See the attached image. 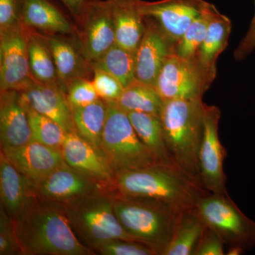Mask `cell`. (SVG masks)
<instances>
[{
  "mask_svg": "<svg viewBox=\"0 0 255 255\" xmlns=\"http://www.w3.org/2000/svg\"><path fill=\"white\" fill-rule=\"evenodd\" d=\"M196 210L206 227L230 246L246 252L255 247V221L243 214L228 194L208 193L201 196Z\"/></svg>",
  "mask_w": 255,
  "mask_h": 255,
  "instance_id": "7",
  "label": "cell"
},
{
  "mask_svg": "<svg viewBox=\"0 0 255 255\" xmlns=\"http://www.w3.org/2000/svg\"><path fill=\"white\" fill-rule=\"evenodd\" d=\"M128 114L137 136L150 151L156 162L179 168L169 155L160 117L142 112H130Z\"/></svg>",
  "mask_w": 255,
  "mask_h": 255,
  "instance_id": "24",
  "label": "cell"
},
{
  "mask_svg": "<svg viewBox=\"0 0 255 255\" xmlns=\"http://www.w3.org/2000/svg\"><path fill=\"white\" fill-rule=\"evenodd\" d=\"M21 21L30 29L63 35L73 32L68 20L48 0H23Z\"/></svg>",
  "mask_w": 255,
  "mask_h": 255,
  "instance_id": "23",
  "label": "cell"
},
{
  "mask_svg": "<svg viewBox=\"0 0 255 255\" xmlns=\"http://www.w3.org/2000/svg\"><path fill=\"white\" fill-rule=\"evenodd\" d=\"M36 197L33 183L21 174L1 151V205L4 206L11 219H17Z\"/></svg>",
  "mask_w": 255,
  "mask_h": 255,
  "instance_id": "19",
  "label": "cell"
},
{
  "mask_svg": "<svg viewBox=\"0 0 255 255\" xmlns=\"http://www.w3.org/2000/svg\"><path fill=\"white\" fill-rule=\"evenodd\" d=\"M65 95L71 108L90 105L100 98L92 81L88 78H78L70 82Z\"/></svg>",
  "mask_w": 255,
  "mask_h": 255,
  "instance_id": "32",
  "label": "cell"
},
{
  "mask_svg": "<svg viewBox=\"0 0 255 255\" xmlns=\"http://www.w3.org/2000/svg\"><path fill=\"white\" fill-rule=\"evenodd\" d=\"M116 102L127 112H142L160 117L164 101L155 87L135 79L124 88Z\"/></svg>",
  "mask_w": 255,
  "mask_h": 255,
  "instance_id": "28",
  "label": "cell"
},
{
  "mask_svg": "<svg viewBox=\"0 0 255 255\" xmlns=\"http://www.w3.org/2000/svg\"><path fill=\"white\" fill-rule=\"evenodd\" d=\"M225 245L224 242L217 233L206 226L194 255H226Z\"/></svg>",
  "mask_w": 255,
  "mask_h": 255,
  "instance_id": "37",
  "label": "cell"
},
{
  "mask_svg": "<svg viewBox=\"0 0 255 255\" xmlns=\"http://www.w3.org/2000/svg\"><path fill=\"white\" fill-rule=\"evenodd\" d=\"M111 191L120 196L162 201L181 211L195 208L201 196L209 193L180 169L160 164L115 174Z\"/></svg>",
  "mask_w": 255,
  "mask_h": 255,
  "instance_id": "2",
  "label": "cell"
},
{
  "mask_svg": "<svg viewBox=\"0 0 255 255\" xmlns=\"http://www.w3.org/2000/svg\"><path fill=\"white\" fill-rule=\"evenodd\" d=\"M33 185L38 198L59 204L97 191L109 190L95 179L70 167L66 162Z\"/></svg>",
  "mask_w": 255,
  "mask_h": 255,
  "instance_id": "13",
  "label": "cell"
},
{
  "mask_svg": "<svg viewBox=\"0 0 255 255\" xmlns=\"http://www.w3.org/2000/svg\"><path fill=\"white\" fill-rule=\"evenodd\" d=\"M215 78L195 59H186L174 51L164 60L154 87L164 101L202 100Z\"/></svg>",
  "mask_w": 255,
  "mask_h": 255,
  "instance_id": "8",
  "label": "cell"
},
{
  "mask_svg": "<svg viewBox=\"0 0 255 255\" xmlns=\"http://www.w3.org/2000/svg\"><path fill=\"white\" fill-rule=\"evenodd\" d=\"M216 9L214 4L210 3L205 11L191 23L182 38L176 43L174 48L176 54L186 59H194L204 41L210 21Z\"/></svg>",
  "mask_w": 255,
  "mask_h": 255,
  "instance_id": "30",
  "label": "cell"
},
{
  "mask_svg": "<svg viewBox=\"0 0 255 255\" xmlns=\"http://www.w3.org/2000/svg\"><path fill=\"white\" fill-rule=\"evenodd\" d=\"M221 110L216 106L204 107V130L199 148L200 179L203 187L211 194H228L224 161L226 148L219 137Z\"/></svg>",
  "mask_w": 255,
  "mask_h": 255,
  "instance_id": "9",
  "label": "cell"
},
{
  "mask_svg": "<svg viewBox=\"0 0 255 255\" xmlns=\"http://www.w3.org/2000/svg\"><path fill=\"white\" fill-rule=\"evenodd\" d=\"M18 92L25 105L53 119L66 133L76 132L71 107L59 85L41 83L32 79Z\"/></svg>",
  "mask_w": 255,
  "mask_h": 255,
  "instance_id": "14",
  "label": "cell"
},
{
  "mask_svg": "<svg viewBox=\"0 0 255 255\" xmlns=\"http://www.w3.org/2000/svg\"><path fill=\"white\" fill-rule=\"evenodd\" d=\"M136 52L130 51L115 43L100 59L92 64V69L107 72L117 78L124 88L135 79Z\"/></svg>",
  "mask_w": 255,
  "mask_h": 255,
  "instance_id": "29",
  "label": "cell"
},
{
  "mask_svg": "<svg viewBox=\"0 0 255 255\" xmlns=\"http://www.w3.org/2000/svg\"><path fill=\"white\" fill-rule=\"evenodd\" d=\"M22 255L15 231L14 221L4 206L0 208V255Z\"/></svg>",
  "mask_w": 255,
  "mask_h": 255,
  "instance_id": "33",
  "label": "cell"
},
{
  "mask_svg": "<svg viewBox=\"0 0 255 255\" xmlns=\"http://www.w3.org/2000/svg\"><path fill=\"white\" fill-rule=\"evenodd\" d=\"M71 109L77 133L101 151L107 119V102L99 98L90 105Z\"/></svg>",
  "mask_w": 255,
  "mask_h": 255,
  "instance_id": "27",
  "label": "cell"
},
{
  "mask_svg": "<svg viewBox=\"0 0 255 255\" xmlns=\"http://www.w3.org/2000/svg\"><path fill=\"white\" fill-rule=\"evenodd\" d=\"M32 79L26 28L22 23L0 30V90L19 91Z\"/></svg>",
  "mask_w": 255,
  "mask_h": 255,
  "instance_id": "11",
  "label": "cell"
},
{
  "mask_svg": "<svg viewBox=\"0 0 255 255\" xmlns=\"http://www.w3.org/2000/svg\"><path fill=\"white\" fill-rule=\"evenodd\" d=\"M119 46L136 52L145 30L141 0H108Z\"/></svg>",
  "mask_w": 255,
  "mask_h": 255,
  "instance_id": "20",
  "label": "cell"
},
{
  "mask_svg": "<svg viewBox=\"0 0 255 255\" xmlns=\"http://www.w3.org/2000/svg\"><path fill=\"white\" fill-rule=\"evenodd\" d=\"M96 252L103 255H156L153 248L134 241L117 240L102 245Z\"/></svg>",
  "mask_w": 255,
  "mask_h": 255,
  "instance_id": "34",
  "label": "cell"
},
{
  "mask_svg": "<svg viewBox=\"0 0 255 255\" xmlns=\"http://www.w3.org/2000/svg\"><path fill=\"white\" fill-rule=\"evenodd\" d=\"M77 20L83 14L90 3L95 0H59Z\"/></svg>",
  "mask_w": 255,
  "mask_h": 255,
  "instance_id": "39",
  "label": "cell"
},
{
  "mask_svg": "<svg viewBox=\"0 0 255 255\" xmlns=\"http://www.w3.org/2000/svg\"><path fill=\"white\" fill-rule=\"evenodd\" d=\"M246 251L241 247L230 246L228 247V251L226 253V255H241L244 254Z\"/></svg>",
  "mask_w": 255,
  "mask_h": 255,
  "instance_id": "40",
  "label": "cell"
},
{
  "mask_svg": "<svg viewBox=\"0 0 255 255\" xmlns=\"http://www.w3.org/2000/svg\"><path fill=\"white\" fill-rule=\"evenodd\" d=\"M204 104L202 100L164 101L159 117L171 158L184 173L201 184L199 154Z\"/></svg>",
  "mask_w": 255,
  "mask_h": 255,
  "instance_id": "3",
  "label": "cell"
},
{
  "mask_svg": "<svg viewBox=\"0 0 255 255\" xmlns=\"http://www.w3.org/2000/svg\"><path fill=\"white\" fill-rule=\"evenodd\" d=\"M22 255H92L75 233L63 206L33 199L14 221Z\"/></svg>",
  "mask_w": 255,
  "mask_h": 255,
  "instance_id": "1",
  "label": "cell"
},
{
  "mask_svg": "<svg viewBox=\"0 0 255 255\" xmlns=\"http://www.w3.org/2000/svg\"><path fill=\"white\" fill-rule=\"evenodd\" d=\"M61 205L79 239L92 251L117 240L136 241L119 222L112 191H97Z\"/></svg>",
  "mask_w": 255,
  "mask_h": 255,
  "instance_id": "5",
  "label": "cell"
},
{
  "mask_svg": "<svg viewBox=\"0 0 255 255\" xmlns=\"http://www.w3.org/2000/svg\"><path fill=\"white\" fill-rule=\"evenodd\" d=\"M25 28L28 63L32 78L41 83L59 85L54 58L47 37L30 28Z\"/></svg>",
  "mask_w": 255,
  "mask_h": 255,
  "instance_id": "26",
  "label": "cell"
},
{
  "mask_svg": "<svg viewBox=\"0 0 255 255\" xmlns=\"http://www.w3.org/2000/svg\"><path fill=\"white\" fill-rule=\"evenodd\" d=\"M32 141L27 112L16 90L1 92L0 142L1 149L19 147Z\"/></svg>",
  "mask_w": 255,
  "mask_h": 255,
  "instance_id": "18",
  "label": "cell"
},
{
  "mask_svg": "<svg viewBox=\"0 0 255 255\" xmlns=\"http://www.w3.org/2000/svg\"><path fill=\"white\" fill-rule=\"evenodd\" d=\"M255 13L252 18L251 25L244 37L234 51V58L237 61L244 60L255 50Z\"/></svg>",
  "mask_w": 255,
  "mask_h": 255,
  "instance_id": "38",
  "label": "cell"
},
{
  "mask_svg": "<svg viewBox=\"0 0 255 255\" xmlns=\"http://www.w3.org/2000/svg\"><path fill=\"white\" fill-rule=\"evenodd\" d=\"M1 151L33 184L65 163L60 149L33 140L19 147L1 149Z\"/></svg>",
  "mask_w": 255,
  "mask_h": 255,
  "instance_id": "17",
  "label": "cell"
},
{
  "mask_svg": "<svg viewBox=\"0 0 255 255\" xmlns=\"http://www.w3.org/2000/svg\"><path fill=\"white\" fill-rule=\"evenodd\" d=\"M209 4L205 0H141L145 16L152 18L166 36L175 43Z\"/></svg>",
  "mask_w": 255,
  "mask_h": 255,
  "instance_id": "12",
  "label": "cell"
},
{
  "mask_svg": "<svg viewBox=\"0 0 255 255\" xmlns=\"http://www.w3.org/2000/svg\"><path fill=\"white\" fill-rule=\"evenodd\" d=\"M23 0H0V30L21 23Z\"/></svg>",
  "mask_w": 255,
  "mask_h": 255,
  "instance_id": "36",
  "label": "cell"
},
{
  "mask_svg": "<svg viewBox=\"0 0 255 255\" xmlns=\"http://www.w3.org/2000/svg\"><path fill=\"white\" fill-rule=\"evenodd\" d=\"M23 105L27 112L32 140L60 150L67 135L65 130L53 119L38 113L24 103Z\"/></svg>",
  "mask_w": 255,
  "mask_h": 255,
  "instance_id": "31",
  "label": "cell"
},
{
  "mask_svg": "<svg viewBox=\"0 0 255 255\" xmlns=\"http://www.w3.org/2000/svg\"><path fill=\"white\" fill-rule=\"evenodd\" d=\"M205 228L196 207L182 211L172 237L161 255H194Z\"/></svg>",
  "mask_w": 255,
  "mask_h": 255,
  "instance_id": "25",
  "label": "cell"
},
{
  "mask_svg": "<svg viewBox=\"0 0 255 255\" xmlns=\"http://www.w3.org/2000/svg\"><path fill=\"white\" fill-rule=\"evenodd\" d=\"M65 162L110 191L114 174L102 152L76 132L67 133L61 149Z\"/></svg>",
  "mask_w": 255,
  "mask_h": 255,
  "instance_id": "16",
  "label": "cell"
},
{
  "mask_svg": "<svg viewBox=\"0 0 255 255\" xmlns=\"http://www.w3.org/2000/svg\"><path fill=\"white\" fill-rule=\"evenodd\" d=\"M113 194L114 210L126 232L162 255L183 211L155 199Z\"/></svg>",
  "mask_w": 255,
  "mask_h": 255,
  "instance_id": "4",
  "label": "cell"
},
{
  "mask_svg": "<svg viewBox=\"0 0 255 255\" xmlns=\"http://www.w3.org/2000/svg\"><path fill=\"white\" fill-rule=\"evenodd\" d=\"M78 21L80 23L78 36L80 49L92 65L117 43L108 0L92 1Z\"/></svg>",
  "mask_w": 255,
  "mask_h": 255,
  "instance_id": "10",
  "label": "cell"
},
{
  "mask_svg": "<svg viewBox=\"0 0 255 255\" xmlns=\"http://www.w3.org/2000/svg\"><path fill=\"white\" fill-rule=\"evenodd\" d=\"M232 31V22L216 9L210 21L205 38L194 59L208 73L216 77L217 60L227 48Z\"/></svg>",
  "mask_w": 255,
  "mask_h": 255,
  "instance_id": "22",
  "label": "cell"
},
{
  "mask_svg": "<svg viewBox=\"0 0 255 255\" xmlns=\"http://www.w3.org/2000/svg\"><path fill=\"white\" fill-rule=\"evenodd\" d=\"M56 67L58 82L65 92L69 84L78 78H88L93 72L80 49V44L64 37L46 36Z\"/></svg>",
  "mask_w": 255,
  "mask_h": 255,
  "instance_id": "21",
  "label": "cell"
},
{
  "mask_svg": "<svg viewBox=\"0 0 255 255\" xmlns=\"http://www.w3.org/2000/svg\"><path fill=\"white\" fill-rule=\"evenodd\" d=\"M107 103V119L101 151L114 176L124 171L158 164L137 136L128 112L114 101Z\"/></svg>",
  "mask_w": 255,
  "mask_h": 255,
  "instance_id": "6",
  "label": "cell"
},
{
  "mask_svg": "<svg viewBox=\"0 0 255 255\" xmlns=\"http://www.w3.org/2000/svg\"><path fill=\"white\" fill-rule=\"evenodd\" d=\"M93 74L92 83L99 97L106 102H117L124 90L122 84L110 74L100 69L94 68Z\"/></svg>",
  "mask_w": 255,
  "mask_h": 255,
  "instance_id": "35",
  "label": "cell"
},
{
  "mask_svg": "<svg viewBox=\"0 0 255 255\" xmlns=\"http://www.w3.org/2000/svg\"><path fill=\"white\" fill-rule=\"evenodd\" d=\"M176 43L152 18L145 16V32L136 50L135 79L154 86L164 60L174 51Z\"/></svg>",
  "mask_w": 255,
  "mask_h": 255,
  "instance_id": "15",
  "label": "cell"
}]
</instances>
